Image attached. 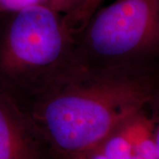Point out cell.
<instances>
[{
  "label": "cell",
  "instance_id": "cell-4",
  "mask_svg": "<svg viewBox=\"0 0 159 159\" xmlns=\"http://www.w3.org/2000/svg\"><path fill=\"white\" fill-rule=\"evenodd\" d=\"M0 159H57L26 110L1 87Z\"/></svg>",
  "mask_w": 159,
  "mask_h": 159
},
{
  "label": "cell",
  "instance_id": "cell-9",
  "mask_svg": "<svg viewBox=\"0 0 159 159\" xmlns=\"http://www.w3.org/2000/svg\"><path fill=\"white\" fill-rule=\"evenodd\" d=\"M156 100L159 101V92L157 94V97L156 98ZM155 121V129H154V138H155V142L157 144V153H158V159H159V102H158V111L157 117L154 118Z\"/></svg>",
  "mask_w": 159,
  "mask_h": 159
},
{
  "label": "cell",
  "instance_id": "cell-3",
  "mask_svg": "<svg viewBox=\"0 0 159 159\" xmlns=\"http://www.w3.org/2000/svg\"><path fill=\"white\" fill-rule=\"evenodd\" d=\"M77 43L87 66L141 64L159 53V0H115L90 18Z\"/></svg>",
  "mask_w": 159,
  "mask_h": 159
},
{
  "label": "cell",
  "instance_id": "cell-5",
  "mask_svg": "<svg viewBox=\"0 0 159 159\" xmlns=\"http://www.w3.org/2000/svg\"><path fill=\"white\" fill-rule=\"evenodd\" d=\"M100 0H0V14L11 13L26 7L42 6L66 15L77 34L92 17Z\"/></svg>",
  "mask_w": 159,
  "mask_h": 159
},
{
  "label": "cell",
  "instance_id": "cell-8",
  "mask_svg": "<svg viewBox=\"0 0 159 159\" xmlns=\"http://www.w3.org/2000/svg\"><path fill=\"white\" fill-rule=\"evenodd\" d=\"M57 159H107V157L102 153L99 147H97L82 153L76 154L67 157H57Z\"/></svg>",
  "mask_w": 159,
  "mask_h": 159
},
{
  "label": "cell",
  "instance_id": "cell-1",
  "mask_svg": "<svg viewBox=\"0 0 159 159\" xmlns=\"http://www.w3.org/2000/svg\"><path fill=\"white\" fill-rule=\"evenodd\" d=\"M157 74L142 64L82 65L45 90L19 102L57 157L99 147L157 97Z\"/></svg>",
  "mask_w": 159,
  "mask_h": 159
},
{
  "label": "cell",
  "instance_id": "cell-6",
  "mask_svg": "<svg viewBox=\"0 0 159 159\" xmlns=\"http://www.w3.org/2000/svg\"><path fill=\"white\" fill-rule=\"evenodd\" d=\"M99 148L107 159H130L134 155L133 146L118 131L107 137Z\"/></svg>",
  "mask_w": 159,
  "mask_h": 159
},
{
  "label": "cell",
  "instance_id": "cell-2",
  "mask_svg": "<svg viewBox=\"0 0 159 159\" xmlns=\"http://www.w3.org/2000/svg\"><path fill=\"white\" fill-rule=\"evenodd\" d=\"M10 14L0 37V87L19 102L84 65L66 15L42 6Z\"/></svg>",
  "mask_w": 159,
  "mask_h": 159
},
{
  "label": "cell",
  "instance_id": "cell-10",
  "mask_svg": "<svg viewBox=\"0 0 159 159\" xmlns=\"http://www.w3.org/2000/svg\"><path fill=\"white\" fill-rule=\"evenodd\" d=\"M130 159H144V158H142V157H141L140 156H138V155H136V154L134 153V155L132 156V157H131Z\"/></svg>",
  "mask_w": 159,
  "mask_h": 159
},
{
  "label": "cell",
  "instance_id": "cell-7",
  "mask_svg": "<svg viewBox=\"0 0 159 159\" xmlns=\"http://www.w3.org/2000/svg\"><path fill=\"white\" fill-rule=\"evenodd\" d=\"M134 153L144 159H158L157 148L154 136L138 143L134 148Z\"/></svg>",
  "mask_w": 159,
  "mask_h": 159
}]
</instances>
